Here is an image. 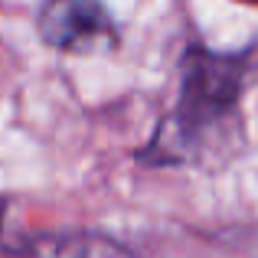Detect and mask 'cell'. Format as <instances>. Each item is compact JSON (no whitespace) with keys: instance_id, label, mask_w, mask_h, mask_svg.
I'll return each mask as SVG.
<instances>
[{"instance_id":"obj_3","label":"cell","mask_w":258,"mask_h":258,"mask_svg":"<svg viewBox=\"0 0 258 258\" xmlns=\"http://www.w3.org/2000/svg\"><path fill=\"white\" fill-rule=\"evenodd\" d=\"M26 258H134L121 242L95 232H69L46 235L30 248Z\"/></svg>"},{"instance_id":"obj_4","label":"cell","mask_w":258,"mask_h":258,"mask_svg":"<svg viewBox=\"0 0 258 258\" xmlns=\"http://www.w3.org/2000/svg\"><path fill=\"white\" fill-rule=\"evenodd\" d=\"M4 213H7V206H4V203H0V222H4Z\"/></svg>"},{"instance_id":"obj_5","label":"cell","mask_w":258,"mask_h":258,"mask_svg":"<svg viewBox=\"0 0 258 258\" xmlns=\"http://www.w3.org/2000/svg\"><path fill=\"white\" fill-rule=\"evenodd\" d=\"M248 4H258V0H248Z\"/></svg>"},{"instance_id":"obj_1","label":"cell","mask_w":258,"mask_h":258,"mask_svg":"<svg viewBox=\"0 0 258 258\" xmlns=\"http://www.w3.org/2000/svg\"><path fill=\"white\" fill-rule=\"evenodd\" d=\"M242 76L245 72L239 59L206 56L196 49L189 52L176 108L167 127H160L157 134V147L164 151V157H189V151H196L209 134L226 131L242 95Z\"/></svg>"},{"instance_id":"obj_2","label":"cell","mask_w":258,"mask_h":258,"mask_svg":"<svg viewBox=\"0 0 258 258\" xmlns=\"http://www.w3.org/2000/svg\"><path fill=\"white\" fill-rule=\"evenodd\" d=\"M39 36L56 49L92 52L114 43V26L101 0H46L39 10Z\"/></svg>"}]
</instances>
